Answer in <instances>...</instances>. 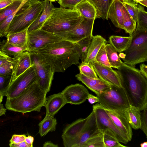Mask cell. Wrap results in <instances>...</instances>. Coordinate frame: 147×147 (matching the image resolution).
<instances>
[{
	"mask_svg": "<svg viewBox=\"0 0 147 147\" xmlns=\"http://www.w3.org/2000/svg\"><path fill=\"white\" fill-rule=\"evenodd\" d=\"M32 53L48 64L54 73L64 72L78 64L80 59L76 43L63 39Z\"/></svg>",
	"mask_w": 147,
	"mask_h": 147,
	"instance_id": "obj_1",
	"label": "cell"
},
{
	"mask_svg": "<svg viewBox=\"0 0 147 147\" xmlns=\"http://www.w3.org/2000/svg\"><path fill=\"white\" fill-rule=\"evenodd\" d=\"M131 104L147 109V79L140 70L125 63L118 69Z\"/></svg>",
	"mask_w": 147,
	"mask_h": 147,
	"instance_id": "obj_2",
	"label": "cell"
},
{
	"mask_svg": "<svg viewBox=\"0 0 147 147\" xmlns=\"http://www.w3.org/2000/svg\"><path fill=\"white\" fill-rule=\"evenodd\" d=\"M46 94L36 82L18 96L7 98L5 106L7 109L22 113L40 112L45 104Z\"/></svg>",
	"mask_w": 147,
	"mask_h": 147,
	"instance_id": "obj_3",
	"label": "cell"
},
{
	"mask_svg": "<svg viewBox=\"0 0 147 147\" xmlns=\"http://www.w3.org/2000/svg\"><path fill=\"white\" fill-rule=\"evenodd\" d=\"M83 18L75 8L54 7L41 28L53 33L64 32L76 27Z\"/></svg>",
	"mask_w": 147,
	"mask_h": 147,
	"instance_id": "obj_4",
	"label": "cell"
},
{
	"mask_svg": "<svg viewBox=\"0 0 147 147\" xmlns=\"http://www.w3.org/2000/svg\"><path fill=\"white\" fill-rule=\"evenodd\" d=\"M44 3V0L26 1L16 13L7 30V34L19 32L28 28L42 13Z\"/></svg>",
	"mask_w": 147,
	"mask_h": 147,
	"instance_id": "obj_5",
	"label": "cell"
},
{
	"mask_svg": "<svg viewBox=\"0 0 147 147\" xmlns=\"http://www.w3.org/2000/svg\"><path fill=\"white\" fill-rule=\"evenodd\" d=\"M132 38L127 49L124 51V63L132 67L146 61L147 30L136 27L131 35Z\"/></svg>",
	"mask_w": 147,
	"mask_h": 147,
	"instance_id": "obj_6",
	"label": "cell"
},
{
	"mask_svg": "<svg viewBox=\"0 0 147 147\" xmlns=\"http://www.w3.org/2000/svg\"><path fill=\"white\" fill-rule=\"evenodd\" d=\"M96 96L98 98L99 103L111 110L123 111L131 104L124 88L111 86Z\"/></svg>",
	"mask_w": 147,
	"mask_h": 147,
	"instance_id": "obj_7",
	"label": "cell"
},
{
	"mask_svg": "<svg viewBox=\"0 0 147 147\" xmlns=\"http://www.w3.org/2000/svg\"><path fill=\"white\" fill-rule=\"evenodd\" d=\"M31 58L36 77V82L46 93L50 91L55 73L51 66L32 52Z\"/></svg>",
	"mask_w": 147,
	"mask_h": 147,
	"instance_id": "obj_8",
	"label": "cell"
},
{
	"mask_svg": "<svg viewBox=\"0 0 147 147\" xmlns=\"http://www.w3.org/2000/svg\"><path fill=\"white\" fill-rule=\"evenodd\" d=\"M95 114L98 130L102 133L106 129L111 131L120 142L126 144L130 141L128 137L123 133L115 125L106 111L104 107L97 103L92 107Z\"/></svg>",
	"mask_w": 147,
	"mask_h": 147,
	"instance_id": "obj_9",
	"label": "cell"
},
{
	"mask_svg": "<svg viewBox=\"0 0 147 147\" xmlns=\"http://www.w3.org/2000/svg\"><path fill=\"white\" fill-rule=\"evenodd\" d=\"M63 39L54 33L40 28L28 33V51L34 52Z\"/></svg>",
	"mask_w": 147,
	"mask_h": 147,
	"instance_id": "obj_10",
	"label": "cell"
},
{
	"mask_svg": "<svg viewBox=\"0 0 147 147\" xmlns=\"http://www.w3.org/2000/svg\"><path fill=\"white\" fill-rule=\"evenodd\" d=\"M94 19L84 18L83 20L75 28L66 31L54 33L63 39L76 43L85 38L92 36Z\"/></svg>",
	"mask_w": 147,
	"mask_h": 147,
	"instance_id": "obj_11",
	"label": "cell"
},
{
	"mask_svg": "<svg viewBox=\"0 0 147 147\" xmlns=\"http://www.w3.org/2000/svg\"><path fill=\"white\" fill-rule=\"evenodd\" d=\"M36 82V74L32 64L10 84L5 96L8 98L17 97Z\"/></svg>",
	"mask_w": 147,
	"mask_h": 147,
	"instance_id": "obj_12",
	"label": "cell"
},
{
	"mask_svg": "<svg viewBox=\"0 0 147 147\" xmlns=\"http://www.w3.org/2000/svg\"><path fill=\"white\" fill-rule=\"evenodd\" d=\"M61 94L67 103L78 105L82 103L87 99L89 93L83 85L76 84L66 87Z\"/></svg>",
	"mask_w": 147,
	"mask_h": 147,
	"instance_id": "obj_13",
	"label": "cell"
},
{
	"mask_svg": "<svg viewBox=\"0 0 147 147\" xmlns=\"http://www.w3.org/2000/svg\"><path fill=\"white\" fill-rule=\"evenodd\" d=\"M92 63L99 78L111 86L124 88L118 70H114L111 67L103 66L95 62Z\"/></svg>",
	"mask_w": 147,
	"mask_h": 147,
	"instance_id": "obj_14",
	"label": "cell"
},
{
	"mask_svg": "<svg viewBox=\"0 0 147 147\" xmlns=\"http://www.w3.org/2000/svg\"><path fill=\"white\" fill-rule=\"evenodd\" d=\"M88 118L79 119L67 125L64 129L62 138L65 147H72L73 142L84 127Z\"/></svg>",
	"mask_w": 147,
	"mask_h": 147,
	"instance_id": "obj_15",
	"label": "cell"
},
{
	"mask_svg": "<svg viewBox=\"0 0 147 147\" xmlns=\"http://www.w3.org/2000/svg\"><path fill=\"white\" fill-rule=\"evenodd\" d=\"M82 130L73 143L72 147H78L90 138L100 132L98 129L94 112L92 110Z\"/></svg>",
	"mask_w": 147,
	"mask_h": 147,
	"instance_id": "obj_16",
	"label": "cell"
},
{
	"mask_svg": "<svg viewBox=\"0 0 147 147\" xmlns=\"http://www.w3.org/2000/svg\"><path fill=\"white\" fill-rule=\"evenodd\" d=\"M13 62L10 84L32 65L31 53L25 51L14 57Z\"/></svg>",
	"mask_w": 147,
	"mask_h": 147,
	"instance_id": "obj_17",
	"label": "cell"
},
{
	"mask_svg": "<svg viewBox=\"0 0 147 147\" xmlns=\"http://www.w3.org/2000/svg\"><path fill=\"white\" fill-rule=\"evenodd\" d=\"M104 108L116 126L131 141L133 135L132 127L122 112Z\"/></svg>",
	"mask_w": 147,
	"mask_h": 147,
	"instance_id": "obj_18",
	"label": "cell"
},
{
	"mask_svg": "<svg viewBox=\"0 0 147 147\" xmlns=\"http://www.w3.org/2000/svg\"><path fill=\"white\" fill-rule=\"evenodd\" d=\"M75 77L78 80L82 82L96 95L102 93L111 86L100 78L87 77L80 73L76 74Z\"/></svg>",
	"mask_w": 147,
	"mask_h": 147,
	"instance_id": "obj_19",
	"label": "cell"
},
{
	"mask_svg": "<svg viewBox=\"0 0 147 147\" xmlns=\"http://www.w3.org/2000/svg\"><path fill=\"white\" fill-rule=\"evenodd\" d=\"M123 5L121 0H114L109 8L107 17L116 27L123 30Z\"/></svg>",
	"mask_w": 147,
	"mask_h": 147,
	"instance_id": "obj_20",
	"label": "cell"
},
{
	"mask_svg": "<svg viewBox=\"0 0 147 147\" xmlns=\"http://www.w3.org/2000/svg\"><path fill=\"white\" fill-rule=\"evenodd\" d=\"M66 104L61 92L49 96L47 98L44 106L46 109V115L54 116Z\"/></svg>",
	"mask_w": 147,
	"mask_h": 147,
	"instance_id": "obj_21",
	"label": "cell"
},
{
	"mask_svg": "<svg viewBox=\"0 0 147 147\" xmlns=\"http://www.w3.org/2000/svg\"><path fill=\"white\" fill-rule=\"evenodd\" d=\"M140 109L131 104L122 111L132 128L134 129L141 128V117Z\"/></svg>",
	"mask_w": 147,
	"mask_h": 147,
	"instance_id": "obj_22",
	"label": "cell"
},
{
	"mask_svg": "<svg viewBox=\"0 0 147 147\" xmlns=\"http://www.w3.org/2000/svg\"><path fill=\"white\" fill-rule=\"evenodd\" d=\"M54 7L52 2L49 0H44L42 12L38 19L29 27L28 33L41 28L51 14Z\"/></svg>",
	"mask_w": 147,
	"mask_h": 147,
	"instance_id": "obj_23",
	"label": "cell"
},
{
	"mask_svg": "<svg viewBox=\"0 0 147 147\" xmlns=\"http://www.w3.org/2000/svg\"><path fill=\"white\" fill-rule=\"evenodd\" d=\"M106 39L100 35L93 36L88 48L87 57L84 62H93L102 46L107 43Z\"/></svg>",
	"mask_w": 147,
	"mask_h": 147,
	"instance_id": "obj_24",
	"label": "cell"
},
{
	"mask_svg": "<svg viewBox=\"0 0 147 147\" xmlns=\"http://www.w3.org/2000/svg\"><path fill=\"white\" fill-rule=\"evenodd\" d=\"M81 15L86 18L96 19V9L94 6L88 0H84L78 4L75 8Z\"/></svg>",
	"mask_w": 147,
	"mask_h": 147,
	"instance_id": "obj_25",
	"label": "cell"
},
{
	"mask_svg": "<svg viewBox=\"0 0 147 147\" xmlns=\"http://www.w3.org/2000/svg\"><path fill=\"white\" fill-rule=\"evenodd\" d=\"M132 38L131 35L129 36H122L111 35L109 38V42L111 44L117 52L124 51L129 46Z\"/></svg>",
	"mask_w": 147,
	"mask_h": 147,
	"instance_id": "obj_26",
	"label": "cell"
},
{
	"mask_svg": "<svg viewBox=\"0 0 147 147\" xmlns=\"http://www.w3.org/2000/svg\"><path fill=\"white\" fill-rule=\"evenodd\" d=\"M19 32L8 34L6 35V42L12 45L23 47L27 45L28 29Z\"/></svg>",
	"mask_w": 147,
	"mask_h": 147,
	"instance_id": "obj_27",
	"label": "cell"
},
{
	"mask_svg": "<svg viewBox=\"0 0 147 147\" xmlns=\"http://www.w3.org/2000/svg\"><path fill=\"white\" fill-rule=\"evenodd\" d=\"M57 123V120L54 116L45 115L38 124L39 133L40 136H44L49 132L55 131Z\"/></svg>",
	"mask_w": 147,
	"mask_h": 147,
	"instance_id": "obj_28",
	"label": "cell"
},
{
	"mask_svg": "<svg viewBox=\"0 0 147 147\" xmlns=\"http://www.w3.org/2000/svg\"><path fill=\"white\" fill-rule=\"evenodd\" d=\"M95 7L97 11L96 18L108 20L107 14L109 8L114 0H88Z\"/></svg>",
	"mask_w": 147,
	"mask_h": 147,
	"instance_id": "obj_29",
	"label": "cell"
},
{
	"mask_svg": "<svg viewBox=\"0 0 147 147\" xmlns=\"http://www.w3.org/2000/svg\"><path fill=\"white\" fill-rule=\"evenodd\" d=\"M105 48L109 61L111 67L118 69L125 63L119 57L117 52L110 43H107Z\"/></svg>",
	"mask_w": 147,
	"mask_h": 147,
	"instance_id": "obj_30",
	"label": "cell"
},
{
	"mask_svg": "<svg viewBox=\"0 0 147 147\" xmlns=\"http://www.w3.org/2000/svg\"><path fill=\"white\" fill-rule=\"evenodd\" d=\"M0 49V51L10 57H15L24 52L28 51L27 45L23 47H18L11 44L6 41L2 44L1 43Z\"/></svg>",
	"mask_w": 147,
	"mask_h": 147,
	"instance_id": "obj_31",
	"label": "cell"
},
{
	"mask_svg": "<svg viewBox=\"0 0 147 147\" xmlns=\"http://www.w3.org/2000/svg\"><path fill=\"white\" fill-rule=\"evenodd\" d=\"M28 0H20L16 1L4 8L0 9V22L18 9Z\"/></svg>",
	"mask_w": 147,
	"mask_h": 147,
	"instance_id": "obj_32",
	"label": "cell"
},
{
	"mask_svg": "<svg viewBox=\"0 0 147 147\" xmlns=\"http://www.w3.org/2000/svg\"><path fill=\"white\" fill-rule=\"evenodd\" d=\"M122 10L124 21L123 30L126 33L129 34V35H131L136 30L137 23L131 17L124 5Z\"/></svg>",
	"mask_w": 147,
	"mask_h": 147,
	"instance_id": "obj_33",
	"label": "cell"
},
{
	"mask_svg": "<svg viewBox=\"0 0 147 147\" xmlns=\"http://www.w3.org/2000/svg\"><path fill=\"white\" fill-rule=\"evenodd\" d=\"M105 147H125L121 144L115 134L111 131L106 129L102 132Z\"/></svg>",
	"mask_w": 147,
	"mask_h": 147,
	"instance_id": "obj_34",
	"label": "cell"
},
{
	"mask_svg": "<svg viewBox=\"0 0 147 147\" xmlns=\"http://www.w3.org/2000/svg\"><path fill=\"white\" fill-rule=\"evenodd\" d=\"M93 36L85 38L75 43L78 47L80 59L82 62H84L86 59L88 48L91 42Z\"/></svg>",
	"mask_w": 147,
	"mask_h": 147,
	"instance_id": "obj_35",
	"label": "cell"
},
{
	"mask_svg": "<svg viewBox=\"0 0 147 147\" xmlns=\"http://www.w3.org/2000/svg\"><path fill=\"white\" fill-rule=\"evenodd\" d=\"M78 147H105L102 132L89 138Z\"/></svg>",
	"mask_w": 147,
	"mask_h": 147,
	"instance_id": "obj_36",
	"label": "cell"
},
{
	"mask_svg": "<svg viewBox=\"0 0 147 147\" xmlns=\"http://www.w3.org/2000/svg\"><path fill=\"white\" fill-rule=\"evenodd\" d=\"M80 73L90 78H98L92 63L82 62L78 66Z\"/></svg>",
	"mask_w": 147,
	"mask_h": 147,
	"instance_id": "obj_37",
	"label": "cell"
},
{
	"mask_svg": "<svg viewBox=\"0 0 147 147\" xmlns=\"http://www.w3.org/2000/svg\"><path fill=\"white\" fill-rule=\"evenodd\" d=\"M11 76L0 75V102L3 101V97L5 96L10 83Z\"/></svg>",
	"mask_w": 147,
	"mask_h": 147,
	"instance_id": "obj_38",
	"label": "cell"
},
{
	"mask_svg": "<svg viewBox=\"0 0 147 147\" xmlns=\"http://www.w3.org/2000/svg\"><path fill=\"white\" fill-rule=\"evenodd\" d=\"M105 45L104 44L102 46L94 62L98 63L103 66L111 67L107 55Z\"/></svg>",
	"mask_w": 147,
	"mask_h": 147,
	"instance_id": "obj_39",
	"label": "cell"
},
{
	"mask_svg": "<svg viewBox=\"0 0 147 147\" xmlns=\"http://www.w3.org/2000/svg\"><path fill=\"white\" fill-rule=\"evenodd\" d=\"M137 27L147 30V12L140 6L138 9Z\"/></svg>",
	"mask_w": 147,
	"mask_h": 147,
	"instance_id": "obj_40",
	"label": "cell"
},
{
	"mask_svg": "<svg viewBox=\"0 0 147 147\" xmlns=\"http://www.w3.org/2000/svg\"><path fill=\"white\" fill-rule=\"evenodd\" d=\"M123 3L131 17L137 23L138 9L141 5L136 3L132 4L124 2Z\"/></svg>",
	"mask_w": 147,
	"mask_h": 147,
	"instance_id": "obj_41",
	"label": "cell"
},
{
	"mask_svg": "<svg viewBox=\"0 0 147 147\" xmlns=\"http://www.w3.org/2000/svg\"><path fill=\"white\" fill-rule=\"evenodd\" d=\"M18 9L0 22V36L1 37L6 36L7 34V30Z\"/></svg>",
	"mask_w": 147,
	"mask_h": 147,
	"instance_id": "obj_42",
	"label": "cell"
},
{
	"mask_svg": "<svg viewBox=\"0 0 147 147\" xmlns=\"http://www.w3.org/2000/svg\"><path fill=\"white\" fill-rule=\"evenodd\" d=\"M13 61L0 65V75H11L13 68Z\"/></svg>",
	"mask_w": 147,
	"mask_h": 147,
	"instance_id": "obj_43",
	"label": "cell"
},
{
	"mask_svg": "<svg viewBox=\"0 0 147 147\" xmlns=\"http://www.w3.org/2000/svg\"><path fill=\"white\" fill-rule=\"evenodd\" d=\"M84 0H58V2L63 7L74 9L78 4Z\"/></svg>",
	"mask_w": 147,
	"mask_h": 147,
	"instance_id": "obj_44",
	"label": "cell"
},
{
	"mask_svg": "<svg viewBox=\"0 0 147 147\" xmlns=\"http://www.w3.org/2000/svg\"><path fill=\"white\" fill-rule=\"evenodd\" d=\"M141 113V126L140 129L145 134L147 138V109Z\"/></svg>",
	"mask_w": 147,
	"mask_h": 147,
	"instance_id": "obj_45",
	"label": "cell"
},
{
	"mask_svg": "<svg viewBox=\"0 0 147 147\" xmlns=\"http://www.w3.org/2000/svg\"><path fill=\"white\" fill-rule=\"evenodd\" d=\"M26 136L24 134H14L9 140L10 143L17 144L25 141Z\"/></svg>",
	"mask_w": 147,
	"mask_h": 147,
	"instance_id": "obj_46",
	"label": "cell"
},
{
	"mask_svg": "<svg viewBox=\"0 0 147 147\" xmlns=\"http://www.w3.org/2000/svg\"><path fill=\"white\" fill-rule=\"evenodd\" d=\"M13 57L9 56L0 51V65L12 61Z\"/></svg>",
	"mask_w": 147,
	"mask_h": 147,
	"instance_id": "obj_47",
	"label": "cell"
},
{
	"mask_svg": "<svg viewBox=\"0 0 147 147\" xmlns=\"http://www.w3.org/2000/svg\"><path fill=\"white\" fill-rule=\"evenodd\" d=\"M18 0H0V10Z\"/></svg>",
	"mask_w": 147,
	"mask_h": 147,
	"instance_id": "obj_48",
	"label": "cell"
},
{
	"mask_svg": "<svg viewBox=\"0 0 147 147\" xmlns=\"http://www.w3.org/2000/svg\"><path fill=\"white\" fill-rule=\"evenodd\" d=\"M87 99L89 102L91 104H93L97 102H99L98 98L96 96H94L90 94L88 96Z\"/></svg>",
	"mask_w": 147,
	"mask_h": 147,
	"instance_id": "obj_49",
	"label": "cell"
},
{
	"mask_svg": "<svg viewBox=\"0 0 147 147\" xmlns=\"http://www.w3.org/2000/svg\"><path fill=\"white\" fill-rule=\"evenodd\" d=\"M9 146L10 147H30L25 141L17 144L9 143Z\"/></svg>",
	"mask_w": 147,
	"mask_h": 147,
	"instance_id": "obj_50",
	"label": "cell"
},
{
	"mask_svg": "<svg viewBox=\"0 0 147 147\" xmlns=\"http://www.w3.org/2000/svg\"><path fill=\"white\" fill-rule=\"evenodd\" d=\"M140 71L147 79V65L142 63L140 65Z\"/></svg>",
	"mask_w": 147,
	"mask_h": 147,
	"instance_id": "obj_51",
	"label": "cell"
},
{
	"mask_svg": "<svg viewBox=\"0 0 147 147\" xmlns=\"http://www.w3.org/2000/svg\"><path fill=\"white\" fill-rule=\"evenodd\" d=\"M34 141V137L31 136H28L25 138V141L30 147H33V143Z\"/></svg>",
	"mask_w": 147,
	"mask_h": 147,
	"instance_id": "obj_52",
	"label": "cell"
},
{
	"mask_svg": "<svg viewBox=\"0 0 147 147\" xmlns=\"http://www.w3.org/2000/svg\"><path fill=\"white\" fill-rule=\"evenodd\" d=\"M43 147H58L57 144H54L51 141H47L45 142L43 144Z\"/></svg>",
	"mask_w": 147,
	"mask_h": 147,
	"instance_id": "obj_53",
	"label": "cell"
},
{
	"mask_svg": "<svg viewBox=\"0 0 147 147\" xmlns=\"http://www.w3.org/2000/svg\"><path fill=\"white\" fill-rule=\"evenodd\" d=\"M7 109H5L3 106L2 104L0 103V116H2L3 115H5V113L6 112Z\"/></svg>",
	"mask_w": 147,
	"mask_h": 147,
	"instance_id": "obj_54",
	"label": "cell"
},
{
	"mask_svg": "<svg viewBox=\"0 0 147 147\" xmlns=\"http://www.w3.org/2000/svg\"><path fill=\"white\" fill-rule=\"evenodd\" d=\"M123 2H126L128 3L134 4L136 3L135 0H121Z\"/></svg>",
	"mask_w": 147,
	"mask_h": 147,
	"instance_id": "obj_55",
	"label": "cell"
},
{
	"mask_svg": "<svg viewBox=\"0 0 147 147\" xmlns=\"http://www.w3.org/2000/svg\"><path fill=\"white\" fill-rule=\"evenodd\" d=\"M138 3L147 7V0H143Z\"/></svg>",
	"mask_w": 147,
	"mask_h": 147,
	"instance_id": "obj_56",
	"label": "cell"
},
{
	"mask_svg": "<svg viewBox=\"0 0 147 147\" xmlns=\"http://www.w3.org/2000/svg\"><path fill=\"white\" fill-rule=\"evenodd\" d=\"M141 147H147V142H144L140 144Z\"/></svg>",
	"mask_w": 147,
	"mask_h": 147,
	"instance_id": "obj_57",
	"label": "cell"
},
{
	"mask_svg": "<svg viewBox=\"0 0 147 147\" xmlns=\"http://www.w3.org/2000/svg\"><path fill=\"white\" fill-rule=\"evenodd\" d=\"M142 0H135V1L136 3H138L139 2Z\"/></svg>",
	"mask_w": 147,
	"mask_h": 147,
	"instance_id": "obj_58",
	"label": "cell"
},
{
	"mask_svg": "<svg viewBox=\"0 0 147 147\" xmlns=\"http://www.w3.org/2000/svg\"><path fill=\"white\" fill-rule=\"evenodd\" d=\"M58 0H49V1L51 2H54L55 1H58Z\"/></svg>",
	"mask_w": 147,
	"mask_h": 147,
	"instance_id": "obj_59",
	"label": "cell"
},
{
	"mask_svg": "<svg viewBox=\"0 0 147 147\" xmlns=\"http://www.w3.org/2000/svg\"><path fill=\"white\" fill-rule=\"evenodd\" d=\"M146 61H147V60H146Z\"/></svg>",
	"mask_w": 147,
	"mask_h": 147,
	"instance_id": "obj_60",
	"label": "cell"
},
{
	"mask_svg": "<svg viewBox=\"0 0 147 147\" xmlns=\"http://www.w3.org/2000/svg\"></svg>",
	"mask_w": 147,
	"mask_h": 147,
	"instance_id": "obj_61",
	"label": "cell"
},
{
	"mask_svg": "<svg viewBox=\"0 0 147 147\" xmlns=\"http://www.w3.org/2000/svg\"></svg>",
	"mask_w": 147,
	"mask_h": 147,
	"instance_id": "obj_62",
	"label": "cell"
}]
</instances>
